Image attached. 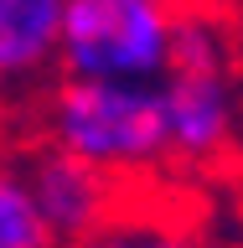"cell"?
I'll return each instance as SVG.
<instances>
[{
  "instance_id": "1",
  "label": "cell",
  "mask_w": 243,
  "mask_h": 248,
  "mask_svg": "<svg viewBox=\"0 0 243 248\" xmlns=\"http://www.w3.org/2000/svg\"><path fill=\"white\" fill-rule=\"evenodd\" d=\"M47 140L119 181L150 170L166 160L161 88L124 78H62L47 98Z\"/></svg>"
},
{
  "instance_id": "2",
  "label": "cell",
  "mask_w": 243,
  "mask_h": 248,
  "mask_svg": "<svg viewBox=\"0 0 243 248\" xmlns=\"http://www.w3.org/2000/svg\"><path fill=\"white\" fill-rule=\"evenodd\" d=\"M176 0H62L57 67L62 78L155 83L171 62Z\"/></svg>"
},
{
  "instance_id": "3",
  "label": "cell",
  "mask_w": 243,
  "mask_h": 248,
  "mask_svg": "<svg viewBox=\"0 0 243 248\" xmlns=\"http://www.w3.org/2000/svg\"><path fill=\"white\" fill-rule=\"evenodd\" d=\"M21 181H26L36 212H42L47 232L57 248L83 243L104 217H114V207L124 202V181L109 176V170L78 160L73 150L62 145H36V150L21 160Z\"/></svg>"
},
{
  "instance_id": "4",
  "label": "cell",
  "mask_w": 243,
  "mask_h": 248,
  "mask_svg": "<svg viewBox=\"0 0 243 248\" xmlns=\"http://www.w3.org/2000/svg\"><path fill=\"white\" fill-rule=\"evenodd\" d=\"M155 88H161V124H166V160L217 166L238 135V98H233L228 73L166 67Z\"/></svg>"
},
{
  "instance_id": "5",
  "label": "cell",
  "mask_w": 243,
  "mask_h": 248,
  "mask_svg": "<svg viewBox=\"0 0 243 248\" xmlns=\"http://www.w3.org/2000/svg\"><path fill=\"white\" fill-rule=\"evenodd\" d=\"M62 0H0V83H36L57 67Z\"/></svg>"
},
{
  "instance_id": "6",
  "label": "cell",
  "mask_w": 243,
  "mask_h": 248,
  "mask_svg": "<svg viewBox=\"0 0 243 248\" xmlns=\"http://www.w3.org/2000/svg\"><path fill=\"white\" fill-rule=\"evenodd\" d=\"M181 73H228L233 67V36L223 26V11H202V5H176V26H171V62Z\"/></svg>"
},
{
  "instance_id": "7",
  "label": "cell",
  "mask_w": 243,
  "mask_h": 248,
  "mask_svg": "<svg viewBox=\"0 0 243 248\" xmlns=\"http://www.w3.org/2000/svg\"><path fill=\"white\" fill-rule=\"evenodd\" d=\"M73 248H202V238L176 217H150V212H130L114 207V217H104L98 228Z\"/></svg>"
},
{
  "instance_id": "8",
  "label": "cell",
  "mask_w": 243,
  "mask_h": 248,
  "mask_svg": "<svg viewBox=\"0 0 243 248\" xmlns=\"http://www.w3.org/2000/svg\"><path fill=\"white\" fill-rule=\"evenodd\" d=\"M0 248H57L16 160H0Z\"/></svg>"
},
{
  "instance_id": "9",
  "label": "cell",
  "mask_w": 243,
  "mask_h": 248,
  "mask_svg": "<svg viewBox=\"0 0 243 248\" xmlns=\"http://www.w3.org/2000/svg\"><path fill=\"white\" fill-rule=\"evenodd\" d=\"M176 5H202V11H223L228 0H176Z\"/></svg>"
},
{
  "instance_id": "10",
  "label": "cell",
  "mask_w": 243,
  "mask_h": 248,
  "mask_svg": "<svg viewBox=\"0 0 243 248\" xmlns=\"http://www.w3.org/2000/svg\"><path fill=\"white\" fill-rule=\"evenodd\" d=\"M0 88H5V83H0Z\"/></svg>"
},
{
  "instance_id": "11",
  "label": "cell",
  "mask_w": 243,
  "mask_h": 248,
  "mask_svg": "<svg viewBox=\"0 0 243 248\" xmlns=\"http://www.w3.org/2000/svg\"><path fill=\"white\" fill-rule=\"evenodd\" d=\"M238 5H243V0H238Z\"/></svg>"
}]
</instances>
